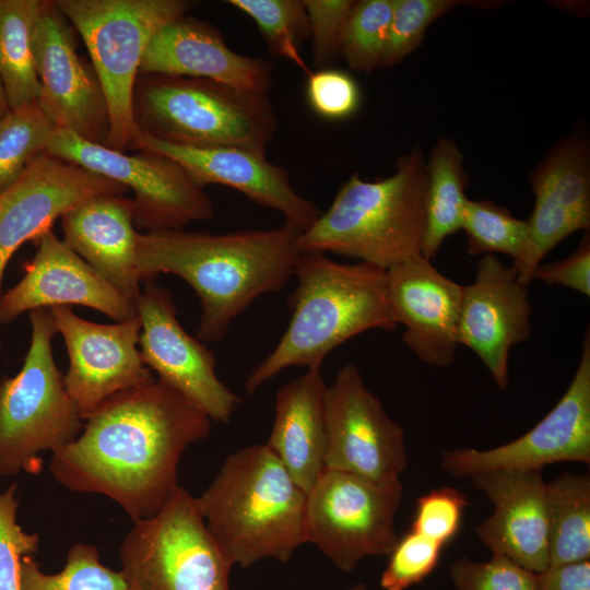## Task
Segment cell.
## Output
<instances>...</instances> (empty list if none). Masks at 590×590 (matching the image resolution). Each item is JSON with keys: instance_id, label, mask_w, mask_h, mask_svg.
<instances>
[{"instance_id": "cell-1", "label": "cell", "mask_w": 590, "mask_h": 590, "mask_svg": "<svg viewBox=\"0 0 590 590\" xmlns=\"http://www.w3.org/2000/svg\"><path fill=\"white\" fill-rule=\"evenodd\" d=\"M210 432V417L157 379L101 403L80 435L52 453L49 470L72 492L110 498L134 522L175 495L184 451Z\"/></svg>"}, {"instance_id": "cell-2", "label": "cell", "mask_w": 590, "mask_h": 590, "mask_svg": "<svg viewBox=\"0 0 590 590\" xmlns=\"http://www.w3.org/2000/svg\"><path fill=\"white\" fill-rule=\"evenodd\" d=\"M300 234L285 222L216 235L184 228L139 233L138 270L142 283L161 273L185 280L201 303L198 339L219 342L258 297L287 284L302 252Z\"/></svg>"}, {"instance_id": "cell-3", "label": "cell", "mask_w": 590, "mask_h": 590, "mask_svg": "<svg viewBox=\"0 0 590 590\" xmlns=\"http://www.w3.org/2000/svg\"><path fill=\"white\" fill-rule=\"evenodd\" d=\"M288 303L291 319L275 347L249 374L248 394L288 367L320 369L338 346L368 330L394 331L386 270L366 262L340 263L302 251Z\"/></svg>"}, {"instance_id": "cell-4", "label": "cell", "mask_w": 590, "mask_h": 590, "mask_svg": "<svg viewBox=\"0 0 590 590\" xmlns=\"http://www.w3.org/2000/svg\"><path fill=\"white\" fill-rule=\"evenodd\" d=\"M196 499L232 566L247 568L268 557L286 563L307 543V493L267 444L228 455Z\"/></svg>"}, {"instance_id": "cell-5", "label": "cell", "mask_w": 590, "mask_h": 590, "mask_svg": "<svg viewBox=\"0 0 590 590\" xmlns=\"http://www.w3.org/2000/svg\"><path fill=\"white\" fill-rule=\"evenodd\" d=\"M425 199L426 160L417 144L389 177L367 181L353 173L300 234V251L351 257L384 270L423 257Z\"/></svg>"}, {"instance_id": "cell-6", "label": "cell", "mask_w": 590, "mask_h": 590, "mask_svg": "<svg viewBox=\"0 0 590 590\" xmlns=\"http://www.w3.org/2000/svg\"><path fill=\"white\" fill-rule=\"evenodd\" d=\"M132 113L139 131L187 148L266 154L278 128L269 93L187 76L139 74Z\"/></svg>"}, {"instance_id": "cell-7", "label": "cell", "mask_w": 590, "mask_h": 590, "mask_svg": "<svg viewBox=\"0 0 590 590\" xmlns=\"http://www.w3.org/2000/svg\"><path fill=\"white\" fill-rule=\"evenodd\" d=\"M30 319L23 366L0 380V476L40 472V453L73 441L84 424L54 359L51 342L58 332L50 309L32 310Z\"/></svg>"}, {"instance_id": "cell-8", "label": "cell", "mask_w": 590, "mask_h": 590, "mask_svg": "<svg viewBox=\"0 0 590 590\" xmlns=\"http://www.w3.org/2000/svg\"><path fill=\"white\" fill-rule=\"evenodd\" d=\"M81 35L106 98V146L126 152L138 131L132 96L144 51L156 32L186 15L192 0H56Z\"/></svg>"}, {"instance_id": "cell-9", "label": "cell", "mask_w": 590, "mask_h": 590, "mask_svg": "<svg viewBox=\"0 0 590 590\" xmlns=\"http://www.w3.org/2000/svg\"><path fill=\"white\" fill-rule=\"evenodd\" d=\"M118 554L128 590H229L233 566L182 487L157 514L133 522Z\"/></svg>"}, {"instance_id": "cell-10", "label": "cell", "mask_w": 590, "mask_h": 590, "mask_svg": "<svg viewBox=\"0 0 590 590\" xmlns=\"http://www.w3.org/2000/svg\"><path fill=\"white\" fill-rule=\"evenodd\" d=\"M45 152L133 191L134 225L146 232L181 229L214 216V203L172 158L154 152L110 149L56 127Z\"/></svg>"}, {"instance_id": "cell-11", "label": "cell", "mask_w": 590, "mask_h": 590, "mask_svg": "<svg viewBox=\"0 0 590 590\" xmlns=\"http://www.w3.org/2000/svg\"><path fill=\"white\" fill-rule=\"evenodd\" d=\"M402 498L400 480L377 483L326 469L307 494V542L346 573L365 557L389 555L400 538L394 519Z\"/></svg>"}, {"instance_id": "cell-12", "label": "cell", "mask_w": 590, "mask_h": 590, "mask_svg": "<svg viewBox=\"0 0 590 590\" xmlns=\"http://www.w3.org/2000/svg\"><path fill=\"white\" fill-rule=\"evenodd\" d=\"M326 424V469L377 483L400 480L408 467L404 429L387 414L353 363H345L327 388Z\"/></svg>"}, {"instance_id": "cell-13", "label": "cell", "mask_w": 590, "mask_h": 590, "mask_svg": "<svg viewBox=\"0 0 590 590\" xmlns=\"http://www.w3.org/2000/svg\"><path fill=\"white\" fill-rule=\"evenodd\" d=\"M590 463V331L575 375L555 406L529 432L498 447L442 453L441 469L456 477L498 470H542L557 462Z\"/></svg>"}, {"instance_id": "cell-14", "label": "cell", "mask_w": 590, "mask_h": 590, "mask_svg": "<svg viewBox=\"0 0 590 590\" xmlns=\"http://www.w3.org/2000/svg\"><path fill=\"white\" fill-rule=\"evenodd\" d=\"M135 309L141 321L139 350L145 366L211 421L228 422L240 398L217 377L214 352L178 321L170 291L154 281L144 282Z\"/></svg>"}, {"instance_id": "cell-15", "label": "cell", "mask_w": 590, "mask_h": 590, "mask_svg": "<svg viewBox=\"0 0 590 590\" xmlns=\"http://www.w3.org/2000/svg\"><path fill=\"white\" fill-rule=\"evenodd\" d=\"M49 309L69 354L64 387L83 421L109 397L155 380L138 349V315L127 321L101 324L79 317L70 306Z\"/></svg>"}, {"instance_id": "cell-16", "label": "cell", "mask_w": 590, "mask_h": 590, "mask_svg": "<svg viewBox=\"0 0 590 590\" xmlns=\"http://www.w3.org/2000/svg\"><path fill=\"white\" fill-rule=\"evenodd\" d=\"M38 103L55 122L106 145L108 110L96 72L76 50L74 34L55 1H47L34 32Z\"/></svg>"}, {"instance_id": "cell-17", "label": "cell", "mask_w": 590, "mask_h": 590, "mask_svg": "<svg viewBox=\"0 0 590 590\" xmlns=\"http://www.w3.org/2000/svg\"><path fill=\"white\" fill-rule=\"evenodd\" d=\"M534 206L527 220L521 257L512 262L520 282L530 285L535 269L565 238L590 227V151L574 132L555 143L530 175Z\"/></svg>"}, {"instance_id": "cell-18", "label": "cell", "mask_w": 590, "mask_h": 590, "mask_svg": "<svg viewBox=\"0 0 590 590\" xmlns=\"http://www.w3.org/2000/svg\"><path fill=\"white\" fill-rule=\"evenodd\" d=\"M120 184L47 152L0 193V287L21 245L36 240L69 210L99 194H123Z\"/></svg>"}, {"instance_id": "cell-19", "label": "cell", "mask_w": 590, "mask_h": 590, "mask_svg": "<svg viewBox=\"0 0 590 590\" xmlns=\"http://www.w3.org/2000/svg\"><path fill=\"white\" fill-rule=\"evenodd\" d=\"M528 285L495 255L477 262L475 279L462 285L459 345L473 351L502 390L509 386L510 350L531 332Z\"/></svg>"}, {"instance_id": "cell-20", "label": "cell", "mask_w": 590, "mask_h": 590, "mask_svg": "<svg viewBox=\"0 0 590 590\" xmlns=\"http://www.w3.org/2000/svg\"><path fill=\"white\" fill-rule=\"evenodd\" d=\"M130 149L165 155L179 164L201 188L217 184L233 188L255 203L275 210L285 223L302 233L321 211L302 197L286 169L267 160L266 154L240 148H187L156 140L137 131Z\"/></svg>"}, {"instance_id": "cell-21", "label": "cell", "mask_w": 590, "mask_h": 590, "mask_svg": "<svg viewBox=\"0 0 590 590\" xmlns=\"http://www.w3.org/2000/svg\"><path fill=\"white\" fill-rule=\"evenodd\" d=\"M37 251L23 279L0 296V322L25 311L80 305L96 309L116 322L137 317L135 303L60 240L51 229L37 239Z\"/></svg>"}, {"instance_id": "cell-22", "label": "cell", "mask_w": 590, "mask_h": 590, "mask_svg": "<svg viewBox=\"0 0 590 590\" xmlns=\"http://www.w3.org/2000/svg\"><path fill=\"white\" fill-rule=\"evenodd\" d=\"M389 306L408 347L426 365H452L459 347L462 285L424 257L386 270Z\"/></svg>"}, {"instance_id": "cell-23", "label": "cell", "mask_w": 590, "mask_h": 590, "mask_svg": "<svg viewBox=\"0 0 590 590\" xmlns=\"http://www.w3.org/2000/svg\"><path fill=\"white\" fill-rule=\"evenodd\" d=\"M471 484L494 504L475 527L492 554L507 556L533 573L548 567L547 491L542 470H498L474 475Z\"/></svg>"}, {"instance_id": "cell-24", "label": "cell", "mask_w": 590, "mask_h": 590, "mask_svg": "<svg viewBox=\"0 0 590 590\" xmlns=\"http://www.w3.org/2000/svg\"><path fill=\"white\" fill-rule=\"evenodd\" d=\"M273 70L271 61L237 54L215 26L186 14L164 25L152 37L139 74L197 78L269 93Z\"/></svg>"}, {"instance_id": "cell-25", "label": "cell", "mask_w": 590, "mask_h": 590, "mask_svg": "<svg viewBox=\"0 0 590 590\" xmlns=\"http://www.w3.org/2000/svg\"><path fill=\"white\" fill-rule=\"evenodd\" d=\"M132 199L99 194L64 213L63 241L129 299L141 294Z\"/></svg>"}, {"instance_id": "cell-26", "label": "cell", "mask_w": 590, "mask_h": 590, "mask_svg": "<svg viewBox=\"0 0 590 590\" xmlns=\"http://www.w3.org/2000/svg\"><path fill=\"white\" fill-rule=\"evenodd\" d=\"M328 386L320 369L284 384L276 391L268 447L307 494L326 470Z\"/></svg>"}, {"instance_id": "cell-27", "label": "cell", "mask_w": 590, "mask_h": 590, "mask_svg": "<svg viewBox=\"0 0 590 590\" xmlns=\"http://www.w3.org/2000/svg\"><path fill=\"white\" fill-rule=\"evenodd\" d=\"M463 155L448 138H440L426 161L423 257L432 261L444 241L461 229L468 201Z\"/></svg>"}, {"instance_id": "cell-28", "label": "cell", "mask_w": 590, "mask_h": 590, "mask_svg": "<svg viewBox=\"0 0 590 590\" xmlns=\"http://www.w3.org/2000/svg\"><path fill=\"white\" fill-rule=\"evenodd\" d=\"M46 0H0V80L10 110L40 95L34 32Z\"/></svg>"}, {"instance_id": "cell-29", "label": "cell", "mask_w": 590, "mask_h": 590, "mask_svg": "<svg viewBox=\"0 0 590 590\" xmlns=\"http://www.w3.org/2000/svg\"><path fill=\"white\" fill-rule=\"evenodd\" d=\"M548 567L590 558V476L564 472L546 484Z\"/></svg>"}, {"instance_id": "cell-30", "label": "cell", "mask_w": 590, "mask_h": 590, "mask_svg": "<svg viewBox=\"0 0 590 590\" xmlns=\"http://www.w3.org/2000/svg\"><path fill=\"white\" fill-rule=\"evenodd\" d=\"M21 590H128L122 574L103 565L94 545L75 543L57 574L44 573L33 555L20 559Z\"/></svg>"}, {"instance_id": "cell-31", "label": "cell", "mask_w": 590, "mask_h": 590, "mask_svg": "<svg viewBox=\"0 0 590 590\" xmlns=\"http://www.w3.org/2000/svg\"><path fill=\"white\" fill-rule=\"evenodd\" d=\"M55 128L38 102L9 110L0 119V193L45 152Z\"/></svg>"}, {"instance_id": "cell-32", "label": "cell", "mask_w": 590, "mask_h": 590, "mask_svg": "<svg viewBox=\"0 0 590 590\" xmlns=\"http://www.w3.org/2000/svg\"><path fill=\"white\" fill-rule=\"evenodd\" d=\"M232 7L247 14L259 28L268 49L285 58L309 74L299 49L310 38L308 15L304 0H227Z\"/></svg>"}, {"instance_id": "cell-33", "label": "cell", "mask_w": 590, "mask_h": 590, "mask_svg": "<svg viewBox=\"0 0 590 590\" xmlns=\"http://www.w3.org/2000/svg\"><path fill=\"white\" fill-rule=\"evenodd\" d=\"M461 229L467 236L469 255L503 253L514 261L521 257L528 237L527 221L487 200L468 199Z\"/></svg>"}, {"instance_id": "cell-34", "label": "cell", "mask_w": 590, "mask_h": 590, "mask_svg": "<svg viewBox=\"0 0 590 590\" xmlns=\"http://www.w3.org/2000/svg\"><path fill=\"white\" fill-rule=\"evenodd\" d=\"M394 0H359L349 16L341 57L356 72L381 68Z\"/></svg>"}, {"instance_id": "cell-35", "label": "cell", "mask_w": 590, "mask_h": 590, "mask_svg": "<svg viewBox=\"0 0 590 590\" xmlns=\"http://www.w3.org/2000/svg\"><path fill=\"white\" fill-rule=\"evenodd\" d=\"M455 0H394L381 68H391L424 40L432 23L451 11Z\"/></svg>"}, {"instance_id": "cell-36", "label": "cell", "mask_w": 590, "mask_h": 590, "mask_svg": "<svg viewBox=\"0 0 590 590\" xmlns=\"http://www.w3.org/2000/svg\"><path fill=\"white\" fill-rule=\"evenodd\" d=\"M449 577L456 590H538V573L502 554L481 563L461 556L449 565Z\"/></svg>"}, {"instance_id": "cell-37", "label": "cell", "mask_w": 590, "mask_h": 590, "mask_svg": "<svg viewBox=\"0 0 590 590\" xmlns=\"http://www.w3.org/2000/svg\"><path fill=\"white\" fill-rule=\"evenodd\" d=\"M442 545L415 531L400 536L380 577L385 590H406L422 582L438 566Z\"/></svg>"}, {"instance_id": "cell-38", "label": "cell", "mask_w": 590, "mask_h": 590, "mask_svg": "<svg viewBox=\"0 0 590 590\" xmlns=\"http://www.w3.org/2000/svg\"><path fill=\"white\" fill-rule=\"evenodd\" d=\"M16 491L13 483L0 493V590H21L20 559L35 554L39 545V535L26 532L16 520Z\"/></svg>"}, {"instance_id": "cell-39", "label": "cell", "mask_w": 590, "mask_h": 590, "mask_svg": "<svg viewBox=\"0 0 590 590\" xmlns=\"http://www.w3.org/2000/svg\"><path fill=\"white\" fill-rule=\"evenodd\" d=\"M312 45L314 66L326 69L341 58L345 26L354 0H304Z\"/></svg>"}, {"instance_id": "cell-40", "label": "cell", "mask_w": 590, "mask_h": 590, "mask_svg": "<svg viewBox=\"0 0 590 590\" xmlns=\"http://www.w3.org/2000/svg\"><path fill=\"white\" fill-rule=\"evenodd\" d=\"M467 495L457 487L432 489L416 500L412 531L445 546L459 531Z\"/></svg>"}, {"instance_id": "cell-41", "label": "cell", "mask_w": 590, "mask_h": 590, "mask_svg": "<svg viewBox=\"0 0 590 590\" xmlns=\"http://www.w3.org/2000/svg\"><path fill=\"white\" fill-rule=\"evenodd\" d=\"M306 97L311 109L320 117L342 120L357 111L361 91L349 73L326 68L308 74Z\"/></svg>"}, {"instance_id": "cell-42", "label": "cell", "mask_w": 590, "mask_h": 590, "mask_svg": "<svg viewBox=\"0 0 590 590\" xmlns=\"http://www.w3.org/2000/svg\"><path fill=\"white\" fill-rule=\"evenodd\" d=\"M548 285H559L590 296V237L586 232L579 246L568 257L541 263L534 271L532 281Z\"/></svg>"}, {"instance_id": "cell-43", "label": "cell", "mask_w": 590, "mask_h": 590, "mask_svg": "<svg viewBox=\"0 0 590 590\" xmlns=\"http://www.w3.org/2000/svg\"><path fill=\"white\" fill-rule=\"evenodd\" d=\"M538 590H590V560L547 567L538 573Z\"/></svg>"}, {"instance_id": "cell-44", "label": "cell", "mask_w": 590, "mask_h": 590, "mask_svg": "<svg viewBox=\"0 0 590 590\" xmlns=\"http://www.w3.org/2000/svg\"><path fill=\"white\" fill-rule=\"evenodd\" d=\"M10 108L0 80V119L9 113Z\"/></svg>"}, {"instance_id": "cell-45", "label": "cell", "mask_w": 590, "mask_h": 590, "mask_svg": "<svg viewBox=\"0 0 590 590\" xmlns=\"http://www.w3.org/2000/svg\"><path fill=\"white\" fill-rule=\"evenodd\" d=\"M345 590H367V587H366L365 583L358 582V583L354 585L353 587H351L349 589H345Z\"/></svg>"}]
</instances>
